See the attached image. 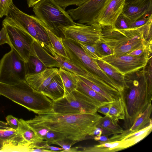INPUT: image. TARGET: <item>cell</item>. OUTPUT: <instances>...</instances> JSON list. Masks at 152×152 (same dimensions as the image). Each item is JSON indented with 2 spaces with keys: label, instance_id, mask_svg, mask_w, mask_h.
Returning <instances> with one entry per match:
<instances>
[{
  "label": "cell",
  "instance_id": "obj_1",
  "mask_svg": "<svg viewBox=\"0 0 152 152\" xmlns=\"http://www.w3.org/2000/svg\"><path fill=\"white\" fill-rule=\"evenodd\" d=\"M102 116L93 113L62 114L52 111L36 115L26 121L31 126H41L63 135L76 143L94 139L89 134L96 127Z\"/></svg>",
  "mask_w": 152,
  "mask_h": 152
},
{
  "label": "cell",
  "instance_id": "obj_2",
  "mask_svg": "<svg viewBox=\"0 0 152 152\" xmlns=\"http://www.w3.org/2000/svg\"><path fill=\"white\" fill-rule=\"evenodd\" d=\"M124 97L125 118L123 127L129 129L139 115L151 103L152 72L146 66L124 75Z\"/></svg>",
  "mask_w": 152,
  "mask_h": 152
},
{
  "label": "cell",
  "instance_id": "obj_3",
  "mask_svg": "<svg viewBox=\"0 0 152 152\" xmlns=\"http://www.w3.org/2000/svg\"><path fill=\"white\" fill-rule=\"evenodd\" d=\"M152 19L140 26L117 29L109 26L102 28L103 41L113 50L116 56L136 49H145L152 52Z\"/></svg>",
  "mask_w": 152,
  "mask_h": 152
},
{
  "label": "cell",
  "instance_id": "obj_4",
  "mask_svg": "<svg viewBox=\"0 0 152 152\" xmlns=\"http://www.w3.org/2000/svg\"><path fill=\"white\" fill-rule=\"evenodd\" d=\"M0 94L37 114L51 111L53 101L33 88L26 80L13 85L0 82Z\"/></svg>",
  "mask_w": 152,
  "mask_h": 152
},
{
  "label": "cell",
  "instance_id": "obj_5",
  "mask_svg": "<svg viewBox=\"0 0 152 152\" xmlns=\"http://www.w3.org/2000/svg\"><path fill=\"white\" fill-rule=\"evenodd\" d=\"M33 7L35 16L47 29L58 37L64 38L61 30L63 28L77 23L54 0H40Z\"/></svg>",
  "mask_w": 152,
  "mask_h": 152
},
{
  "label": "cell",
  "instance_id": "obj_6",
  "mask_svg": "<svg viewBox=\"0 0 152 152\" xmlns=\"http://www.w3.org/2000/svg\"><path fill=\"white\" fill-rule=\"evenodd\" d=\"M101 104L77 89L53 101L51 111L62 114L93 113Z\"/></svg>",
  "mask_w": 152,
  "mask_h": 152
},
{
  "label": "cell",
  "instance_id": "obj_7",
  "mask_svg": "<svg viewBox=\"0 0 152 152\" xmlns=\"http://www.w3.org/2000/svg\"><path fill=\"white\" fill-rule=\"evenodd\" d=\"M9 41V45L25 62L28 60L35 39L15 19L6 16L2 21Z\"/></svg>",
  "mask_w": 152,
  "mask_h": 152
},
{
  "label": "cell",
  "instance_id": "obj_8",
  "mask_svg": "<svg viewBox=\"0 0 152 152\" xmlns=\"http://www.w3.org/2000/svg\"><path fill=\"white\" fill-rule=\"evenodd\" d=\"M66 49L69 59L73 62L120 92L122 91L118 85L101 70L95 59L91 58L85 53L78 43L70 41L66 45Z\"/></svg>",
  "mask_w": 152,
  "mask_h": 152
},
{
  "label": "cell",
  "instance_id": "obj_9",
  "mask_svg": "<svg viewBox=\"0 0 152 152\" xmlns=\"http://www.w3.org/2000/svg\"><path fill=\"white\" fill-rule=\"evenodd\" d=\"M25 62L13 49L4 54L0 61V82L13 85L25 80Z\"/></svg>",
  "mask_w": 152,
  "mask_h": 152
},
{
  "label": "cell",
  "instance_id": "obj_10",
  "mask_svg": "<svg viewBox=\"0 0 152 152\" xmlns=\"http://www.w3.org/2000/svg\"><path fill=\"white\" fill-rule=\"evenodd\" d=\"M8 15L16 20L35 39L42 43L50 42L46 28L36 16L25 13L13 4L10 7Z\"/></svg>",
  "mask_w": 152,
  "mask_h": 152
},
{
  "label": "cell",
  "instance_id": "obj_11",
  "mask_svg": "<svg viewBox=\"0 0 152 152\" xmlns=\"http://www.w3.org/2000/svg\"><path fill=\"white\" fill-rule=\"evenodd\" d=\"M61 30L64 38L77 43L92 45L102 39V28L97 23L89 25L77 23Z\"/></svg>",
  "mask_w": 152,
  "mask_h": 152
},
{
  "label": "cell",
  "instance_id": "obj_12",
  "mask_svg": "<svg viewBox=\"0 0 152 152\" xmlns=\"http://www.w3.org/2000/svg\"><path fill=\"white\" fill-rule=\"evenodd\" d=\"M26 75L40 72L47 68H59L58 62L44 47L40 42L34 39L28 61L25 62Z\"/></svg>",
  "mask_w": 152,
  "mask_h": 152
},
{
  "label": "cell",
  "instance_id": "obj_13",
  "mask_svg": "<svg viewBox=\"0 0 152 152\" xmlns=\"http://www.w3.org/2000/svg\"><path fill=\"white\" fill-rule=\"evenodd\" d=\"M151 53L147 51L138 56L125 55L116 56L111 55L103 57L101 59L112 65L124 75L145 67L152 58Z\"/></svg>",
  "mask_w": 152,
  "mask_h": 152
},
{
  "label": "cell",
  "instance_id": "obj_14",
  "mask_svg": "<svg viewBox=\"0 0 152 152\" xmlns=\"http://www.w3.org/2000/svg\"><path fill=\"white\" fill-rule=\"evenodd\" d=\"M109 0H89L74 9L67 12L73 20L78 23L87 25L96 23L97 19Z\"/></svg>",
  "mask_w": 152,
  "mask_h": 152
},
{
  "label": "cell",
  "instance_id": "obj_15",
  "mask_svg": "<svg viewBox=\"0 0 152 152\" xmlns=\"http://www.w3.org/2000/svg\"><path fill=\"white\" fill-rule=\"evenodd\" d=\"M28 148L17 130L0 129V151L28 152Z\"/></svg>",
  "mask_w": 152,
  "mask_h": 152
},
{
  "label": "cell",
  "instance_id": "obj_16",
  "mask_svg": "<svg viewBox=\"0 0 152 152\" xmlns=\"http://www.w3.org/2000/svg\"><path fill=\"white\" fill-rule=\"evenodd\" d=\"M126 0H109L99 13L96 22L102 27H114L115 21L122 12Z\"/></svg>",
  "mask_w": 152,
  "mask_h": 152
},
{
  "label": "cell",
  "instance_id": "obj_17",
  "mask_svg": "<svg viewBox=\"0 0 152 152\" xmlns=\"http://www.w3.org/2000/svg\"><path fill=\"white\" fill-rule=\"evenodd\" d=\"M85 78L79 76L81 79L94 90L100 94L110 102L115 101L121 97V94L104 81L91 74L88 72Z\"/></svg>",
  "mask_w": 152,
  "mask_h": 152
},
{
  "label": "cell",
  "instance_id": "obj_18",
  "mask_svg": "<svg viewBox=\"0 0 152 152\" xmlns=\"http://www.w3.org/2000/svg\"><path fill=\"white\" fill-rule=\"evenodd\" d=\"M123 13L131 23L147 15H152V0H139L125 3Z\"/></svg>",
  "mask_w": 152,
  "mask_h": 152
},
{
  "label": "cell",
  "instance_id": "obj_19",
  "mask_svg": "<svg viewBox=\"0 0 152 152\" xmlns=\"http://www.w3.org/2000/svg\"><path fill=\"white\" fill-rule=\"evenodd\" d=\"M58 72L57 68H47L37 73L26 75L25 80L34 89L42 92L49 85L53 78L58 74Z\"/></svg>",
  "mask_w": 152,
  "mask_h": 152
},
{
  "label": "cell",
  "instance_id": "obj_20",
  "mask_svg": "<svg viewBox=\"0 0 152 152\" xmlns=\"http://www.w3.org/2000/svg\"><path fill=\"white\" fill-rule=\"evenodd\" d=\"M152 110V105L150 103L145 109L137 117L131 127L124 130L121 134L114 135L110 138V141L122 140L126 136L132 134L144 128L152 122L150 118Z\"/></svg>",
  "mask_w": 152,
  "mask_h": 152
},
{
  "label": "cell",
  "instance_id": "obj_21",
  "mask_svg": "<svg viewBox=\"0 0 152 152\" xmlns=\"http://www.w3.org/2000/svg\"><path fill=\"white\" fill-rule=\"evenodd\" d=\"M44 47L50 53L53 58L58 62L60 67L75 74L86 77L88 72L75 64L69 60L66 59L57 54L52 48L50 43H42Z\"/></svg>",
  "mask_w": 152,
  "mask_h": 152
},
{
  "label": "cell",
  "instance_id": "obj_22",
  "mask_svg": "<svg viewBox=\"0 0 152 152\" xmlns=\"http://www.w3.org/2000/svg\"><path fill=\"white\" fill-rule=\"evenodd\" d=\"M17 130L21 135L26 145L30 149L31 145L43 141L35 130L23 119H19Z\"/></svg>",
  "mask_w": 152,
  "mask_h": 152
},
{
  "label": "cell",
  "instance_id": "obj_23",
  "mask_svg": "<svg viewBox=\"0 0 152 152\" xmlns=\"http://www.w3.org/2000/svg\"><path fill=\"white\" fill-rule=\"evenodd\" d=\"M42 92L53 101L57 100L64 96V85L58 73L53 78Z\"/></svg>",
  "mask_w": 152,
  "mask_h": 152
},
{
  "label": "cell",
  "instance_id": "obj_24",
  "mask_svg": "<svg viewBox=\"0 0 152 152\" xmlns=\"http://www.w3.org/2000/svg\"><path fill=\"white\" fill-rule=\"evenodd\" d=\"M100 68L120 88L122 91L124 86V75L115 67L102 59H95Z\"/></svg>",
  "mask_w": 152,
  "mask_h": 152
},
{
  "label": "cell",
  "instance_id": "obj_25",
  "mask_svg": "<svg viewBox=\"0 0 152 152\" xmlns=\"http://www.w3.org/2000/svg\"><path fill=\"white\" fill-rule=\"evenodd\" d=\"M58 73L64 85L65 96L76 89L79 77L75 74L61 67H59Z\"/></svg>",
  "mask_w": 152,
  "mask_h": 152
},
{
  "label": "cell",
  "instance_id": "obj_26",
  "mask_svg": "<svg viewBox=\"0 0 152 152\" xmlns=\"http://www.w3.org/2000/svg\"><path fill=\"white\" fill-rule=\"evenodd\" d=\"M121 97L110 103L109 111L107 116L114 122L118 123L120 120H124L125 118V109L124 96L121 93Z\"/></svg>",
  "mask_w": 152,
  "mask_h": 152
},
{
  "label": "cell",
  "instance_id": "obj_27",
  "mask_svg": "<svg viewBox=\"0 0 152 152\" xmlns=\"http://www.w3.org/2000/svg\"><path fill=\"white\" fill-rule=\"evenodd\" d=\"M31 126L43 140L47 142L49 145L54 144L56 141L58 140L66 139L62 134L45 127L41 126Z\"/></svg>",
  "mask_w": 152,
  "mask_h": 152
},
{
  "label": "cell",
  "instance_id": "obj_28",
  "mask_svg": "<svg viewBox=\"0 0 152 152\" xmlns=\"http://www.w3.org/2000/svg\"><path fill=\"white\" fill-rule=\"evenodd\" d=\"M123 140L104 143L90 147L91 152H113L125 149Z\"/></svg>",
  "mask_w": 152,
  "mask_h": 152
},
{
  "label": "cell",
  "instance_id": "obj_29",
  "mask_svg": "<svg viewBox=\"0 0 152 152\" xmlns=\"http://www.w3.org/2000/svg\"><path fill=\"white\" fill-rule=\"evenodd\" d=\"M78 77L79 79L76 89L85 94L102 105L110 102L105 98L86 85L81 79L79 76Z\"/></svg>",
  "mask_w": 152,
  "mask_h": 152
},
{
  "label": "cell",
  "instance_id": "obj_30",
  "mask_svg": "<svg viewBox=\"0 0 152 152\" xmlns=\"http://www.w3.org/2000/svg\"><path fill=\"white\" fill-rule=\"evenodd\" d=\"M96 126L104 129L114 135L121 134L124 130L118 123L114 122L110 117L107 115L102 117L100 118Z\"/></svg>",
  "mask_w": 152,
  "mask_h": 152
},
{
  "label": "cell",
  "instance_id": "obj_31",
  "mask_svg": "<svg viewBox=\"0 0 152 152\" xmlns=\"http://www.w3.org/2000/svg\"><path fill=\"white\" fill-rule=\"evenodd\" d=\"M47 31L50 43L56 52L62 57L69 60L63 43V38L57 36L47 28Z\"/></svg>",
  "mask_w": 152,
  "mask_h": 152
},
{
  "label": "cell",
  "instance_id": "obj_32",
  "mask_svg": "<svg viewBox=\"0 0 152 152\" xmlns=\"http://www.w3.org/2000/svg\"><path fill=\"white\" fill-rule=\"evenodd\" d=\"M78 43L85 53L91 58L101 59L103 57L97 50L95 44L92 45Z\"/></svg>",
  "mask_w": 152,
  "mask_h": 152
},
{
  "label": "cell",
  "instance_id": "obj_33",
  "mask_svg": "<svg viewBox=\"0 0 152 152\" xmlns=\"http://www.w3.org/2000/svg\"><path fill=\"white\" fill-rule=\"evenodd\" d=\"M95 44L99 53L103 57L114 55L113 49L107 45L102 39L97 42Z\"/></svg>",
  "mask_w": 152,
  "mask_h": 152
},
{
  "label": "cell",
  "instance_id": "obj_34",
  "mask_svg": "<svg viewBox=\"0 0 152 152\" xmlns=\"http://www.w3.org/2000/svg\"><path fill=\"white\" fill-rule=\"evenodd\" d=\"M131 22L122 12L116 19L114 28L117 29H125L130 27Z\"/></svg>",
  "mask_w": 152,
  "mask_h": 152
},
{
  "label": "cell",
  "instance_id": "obj_35",
  "mask_svg": "<svg viewBox=\"0 0 152 152\" xmlns=\"http://www.w3.org/2000/svg\"><path fill=\"white\" fill-rule=\"evenodd\" d=\"M65 10L68 6L75 5L79 6L89 0H54Z\"/></svg>",
  "mask_w": 152,
  "mask_h": 152
},
{
  "label": "cell",
  "instance_id": "obj_36",
  "mask_svg": "<svg viewBox=\"0 0 152 152\" xmlns=\"http://www.w3.org/2000/svg\"><path fill=\"white\" fill-rule=\"evenodd\" d=\"M151 131L145 133L140 135L134 137L130 139H123L124 141V145L125 149L129 148L144 139L149 134Z\"/></svg>",
  "mask_w": 152,
  "mask_h": 152
},
{
  "label": "cell",
  "instance_id": "obj_37",
  "mask_svg": "<svg viewBox=\"0 0 152 152\" xmlns=\"http://www.w3.org/2000/svg\"><path fill=\"white\" fill-rule=\"evenodd\" d=\"M13 4L12 0H0V18L8 15L10 7Z\"/></svg>",
  "mask_w": 152,
  "mask_h": 152
},
{
  "label": "cell",
  "instance_id": "obj_38",
  "mask_svg": "<svg viewBox=\"0 0 152 152\" xmlns=\"http://www.w3.org/2000/svg\"><path fill=\"white\" fill-rule=\"evenodd\" d=\"M65 140L66 139L58 140L54 144L60 146L64 149V150L59 151V152H69L71 146L76 143L72 140L69 141L70 140H68V141H65Z\"/></svg>",
  "mask_w": 152,
  "mask_h": 152
},
{
  "label": "cell",
  "instance_id": "obj_39",
  "mask_svg": "<svg viewBox=\"0 0 152 152\" xmlns=\"http://www.w3.org/2000/svg\"><path fill=\"white\" fill-rule=\"evenodd\" d=\"M151 19H152V15L144 16L131 23L130 28L136 27L143 25L147 23Z\"/></svg>",
  "mask_w": 152,
  "mask_h": 152
},
{
  "label": "cell",
  "instance_id": "obj_40",
  "mask_svg": "<svg viewBox=\"0 0 152 152\" xmlns=\"http://www.w3.org/2000/svg\"><path fill=\"white\" fill-rule=\"evenodd\" d=\"M7 123L11 128L17 130L19 124V119L11 115H7L6 117Z\"/></svg>",
  "mask_w": 152,
  "mask_h": 152
},
{
  "label": "cell",
  "instance_id": "obj_41",
  "mask_svg": "<svg viewBox=\"0 0 152 152\" xmlns=\"http://www.w3.org/2000/svg\"><path fill=\"white\" fill-rule=\"evenodd\" d=\"M7 44H9V41L7 35L4 27L0 31V45Z\"/></svg>",
  "mask_w": 152,
  "mask_h": 152
},
{
  "label": "cell",
  "instance_id": "obj_42",
  "mask_svg": "<svg viewBox=\"0 0 152 152\" xmlns=\"http://www.w3.org/2000/svg\"><path fill=\"white\" fill-rule=\"evenodd\" d=\"M110 103L103 104L99 107L97 109V112H98L105 115H107L109 111Z\"/></svg>",
  "mask_w": 152,
  "mask_h": 152
},
{
  "label": "cell",
  "instance_id": "obj_43",
  "mask_svg": "<svg viewBox=\"0 0 152 152\" xmlns=\"http://www.w3.org/2000/svg\"><path fill=\"white\" fill-rule=\"evenodd\" d=\"M148 50L145 49H137L129 52L126 55L135 56H140L143 55Z\"/></svg>",
  "mask_w": 152,
  "mask_h": 152
},
{
  "label": "cell",
  "instance_id": "obj_44",
  "mask_svg": "<svg viewBox=\"0 0 152 152\" xmlns=\"http://www.w3.org/2000/svg\"><path fill=\"white\" fill-rule=\"evenodd\" d=\"M103 129L99 127L96 126L94 129L89 134L90 136L94 137L96 136H99L102 135Z\"/></svg>",
  "mask_w": 152,
  "mask_h": 152
},
{
  "label": "cell",
  "instance_id": "obj_45",
  "mask_svg": "<svg viewBox=\"0 0 152 152\" xmlns=\"http://www.w3.org/2000/svg\"><path fill=\"white\" fill-rule=\"evenodd\" d=\"M94 139L99 143L106 142L109 141V138H108V136L105 135L95 136Z\"/></svg>",
  "mask_w": 152,
  "mask_h": 152
},
{
  "label": "cell",
  "instance_id": "obj_46",
  "mask_svg": "<svg viewBox=\"0 0 152 152\" xmlns=\"http://www.w3.org/2000/svg\"><path fill=\"white\" fill-rule=\"evenodd\" d=\"M30 152H53L54 151L42 148H35L31 149Z\"/></svg>",
  "mask_w": 152,
  "mask_h": 152
},
{
  "label": "cell",
  "instance_id": "obj_47",
  "mask_svg": "<svg viewBox=\"0 0 152 152\" xmlns=\"http://www.w3.org/2000/svg\"><path fill=\"white\" fill-rule=\"evenodd\" d=\"M9 126L7 122L0 121V129H10L11 128Z\"/></svg>",
  "mask_w": 152,
  "mask_h": 152
},
{
  "label": "cell",
  "instance_id": "obj_48",
  "mask_svg": "<svg viewBox=\"0 0 152 152\" xmlns=\"http://www.w3.org/2000/svg\"><path fill=\"white\" fill-rule=\"evenodd\" d=\"M40 0H26L29 7H33L37 2Z\"/></svg>",
  "mask_w": 152,
  "mask_h": 152
},
{
  "label": "cell",
  "instance_id": "obj_49",
  "mask_svg": "<svg viewBox=\"0 0 152 152\" xmlns=\"http://www.w3.org/2000/svg\"><path fill=\"white\" fill-rule=\"evenodd\" d=\"M139 0H126L125 3L134 2Z\"/></svg>",
  "mask_w": 152,
  "mask_h": 152
},
{
  "label": "cell",
  "instance_id": "obj_50",
  "mask_svg": "<svg viewBox=\"0 0 152 152\" xmlns=\"http://www.w3.org/2000/svg\"><path fill=\"white\" fill-rule=\"evenodd\" d=\"M0 95H1V94H0Z\"/></svg>",
  "mask_w": 152,
  "mask_h": 152
}]
</instances>
